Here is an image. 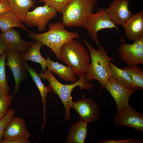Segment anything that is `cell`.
Masks as SVG:
<instances>
[{
	"label": "cell",
	"mask_w": 143,
	"mask_h": 143,
	"mask_svg": "<svg viewBox=\"0 0 143 143\" xmlns=\"http://www.w3.org/2000/svg\"><path fill=\"white\" fill-rule=\"evenodd\" d=\"M65 26L61 22L50 24L48 25L49 30L47 32L37 34L30 31L28 36L48 47L60 60V50L62 45L72 39H78L80 37L77 32H70L66 30Z\"/></svg>",
	"instance_id": "cell-1"
},
{
	"label": "cell",
	"mask_w": 143,
	"mask_h": 143,
	"mask_svg": "<svg viewBox=\"0 0 143 143\" xmlns=\"http://www.w3.org/2000/svg\"><path fill=\"white\" fill-rule=\"evenodd\" d=\"M38 73L42 79H46L48 82L49 86L54 93L57 94L60 98L65 110V119L69 120L70 119V109L73 102L71 94L74 89L79 86L81 90H91L93 88L92 84L88 83L86 81L85 74L81 75L77 82L69 84H62L59 82L54 77L51 72L48 69Z\"/></svg>",
	"instance_id": "cell-2"
},
{
	"label": "cell",
	"mask_w": 143,
	"mask_h": 143,
	"mask_svg": "<svg viewBox=\"0 0 143 143\" xmlns=\"http://www.w3.org/2000/svg\"><path fill=\"white\" fill-rule=\"evenodd\" d=\"M83 42L88 48L91 59L89 68L85 74L86 81H98L101 85L100 93L105 88L108 79L111 77L109 63L110 61L114 62V60L108 55L102 46L98 45V49L96 50L87 41L84 40Z\"/></svg>",
	"instance_id": "cell-3"
},
{
	"label": "cell",
	"mask_w": 143,
	"mask_h": 143,
	"mask_svg": "<svg viewBox=\"0 0 143 143\" xmlns=\"http://www.w3.org/2000/svg\"><path fill=\"white\" fill-rule=\"evenodd\" d=\"M91 60L90 54L85 47L74 39L64 44L61 48L60 60L71 66L75 74L78 77L86 74Z\"/></svg>",
	"instance_id": "cell-4"
},
{
	"label": "cell",
	"mask_w": 143,
	"mask_h": 143,
	"mask_svg": "<svg viewBox=\"0 0 143 143\" xmlns=\"http://www.w3.org/2000/svg\"><path fill=\"white\" fill-rule=\"evenodd\" d=\"M98 0H72L62 12V23L69 27H83L86 19L93 13Z\"/></svg>",
	"instance_id": "cell-5"
},
{
	"label": "cell",
	"mask_w": 143,
	"mask_h": 143,
	"mask_svg": "<svg viewBox=\"0 0 143 143\" xmlns=\"http://www.w3.org/2000/svg\"><path fill=\"white\" fill-rule=\"evenodd\" d=\"M83 27L87 30L88 33L98 45L99 41L97 33L101 30L114 28L119 32V29L111 20L106 11V8L99 7L95 13L90 14L86 18Z\"/></svg>",
	"instance_id": "cell-6"
},
{
	"label": "cell",
	"mask_w": 143,
	"mask_h": 143,
	"mask_svg": "<svg viewBox=\"0 0 143 143\" xmlns=\"http://www.w3.org/2000/svg\"><path fill=\"white\" fill-rule=\"evenodd\" d=\"M57 11L53 7L47 5L37 7L32 11H28L24 23L29 28L37 26L40 32L45 30L47 25L57 15Z\"/></svg>",
	"instance_id": "cell-7"
},
{
	"label": "cell",
	"mask_w": 143,
	"mask_h": 143,
	"mask_svg": "<svg viewBox=\"0 0 143 143\" xmlns=\"http://www.w3.org/2000/svg\"><path fill=\"white\" fill-rule=\"evenodd\" d=\"M113 98L116 105L117 112L130 106V96L135 91L119 83L111 77L108 79L105 86Z\"/></svg>",
	"instance_id": "cell-8"
},
{
	"label": "cell",
	"mask_w": 143,
	"mask_h": 143,
	"mask_svg": "<svg viewBox=\"0 0 143 143\" xmlns=\"http://www.w3.org/2000/svg\"><path fill=\"white\" fill-rule=\"evenodd\" d=\"M112 120L115 126H126L143 132V114L130 106L117 112Z\"/></svg>",
	"instance_id": "cell-9"
},
{
	"label": "cell",
	"mask_w": 143,
	"mask_h": 143,
	"mask_svg": "<svg viewBox=\"0 0 143 143\" xmlns=\"http://www.w3.org/2000/svg\"><path fill=\"white\" fill-rule=\"evenodd\" d=\"M118 52L121 59L128 65L143 64V37L132 44L123 43Z\"/></svg>",
	"instance_id": "cell-10"
},
{
	"label": "cell",
	"mask_w": 143,
	"mask_h": 143,
	"mask_svg": "<svg viewBox=\"0 0 143 143\" xmlns=\"http://www.w3.org/2000/svg\"><path fill=\"white\" fill-rule=\"evenodd\" d=\"M72 108L79 114L80 120L87 123L96 121L100 116L97 104L89 97H84L73 102Z\"/></svg>",
	"instance_id": "cell-11"
},
{
	"label": "cell",
	"mask_w": 143,
	"mask_h": 143,
	"mask_svg": "<svg viewBox=\"0 0 143 143\" xmlns=\"http://www.w3.org/2000/svg\"><path fill=\"white\" fill-rule=\"evenodd\" d=\"M6 52L7 60L5 65L11 70L15 82L13 95L18 91L21 84L27 78L28 74L23 64L20 54L7 48Z\"/></svg>",
	"instance_id": "cell-12"
},
{
	"label": "cell",
	"mask_w": 143,
	"mask_h": 143,
	"mask_svg": "<svg viewBox=\"0 0 143 143\" xmlns=\"http://www.w3.org/2000/svg\"><path fill=\"white\" fill-rule=\"evenodd\" d=\"M129 3V0H113L106 8L109 18L115 25H124L132 15L128 8Z\"/></svg>",
	"instance_id": "cell-13"
},
{
	"label": "cell",
	"mask_w": 143,
	"mask_h": 143,
	"mask_svg": "<svg viewBox=\"0 0 143 143\" xmlns=\"http://www.w3.org/2000/svg\"><path fill=\"white\" fill-rule=\"evenodd\" d=\"M3 41L7 48L21 54L28 50L34 41H25L21 38L20 33L13 28L2 32Z\"/></svg>",
	"instance_id": "cell-14"
},
{
	"label": "cell",
	"mask_w": 143,
	"mask_h": 143,
	"mask_svg": "<svg viewBox=\"0 0 143 143\" xmlns=\"http://www.w3.org/2000/svg\"><path fill=\"white\" fill-rule=\"evenodd\" d=\"M26 128L25 122L21 117H14L10 120L3 133L2 138L5 140L28 139L31 136Z\"/></svg>",
	"instance_id": "cell-15"
},
{
	"label": "cell",
	"mask_w": 143,
	"mask_h": 143,
	"mask_svg": "<svg viewBox=\"0 0 143 143\" xmlns=\"http://www.w3.org/2000/svg\"><path fill=\"white\" fill-rule=\"evenodd\" d=\"M128 39L135 41L143 37V10L133 15L123 26Z\"/></svg>",
	"instance_id": "cell-16"
},
{
	"label": "cell",
	"mask_w": 143,
	"mask_h": 143,
	"mask_svg": "<svg viewBox=\"0 0 143 143\" xmlns=\"http://www.w3.org/2000/svg\"><path fill=\"white\" fill-rule=\"evenodd\" d=\"M22 62L25 68L28 72L37 86L41 95L43 105V118L42 127H44L46 121L47 97L48 93L52 91V90L49 86H47L44 84L38 73L26 61L22 60Z\"/></svg>",
	"instance_id": "cell-17"
},
{
	"label": "cell",
	"mask_w": 143,
	"mask_h": 143,
	"mask_svg": "<svg viewBox=\"0 0 143 143\" xmlns=\"http://www.w3.org/2000/svg\"><path fill=\"white\" fill-rule=\"evenodd\" d=\"M47 67L51 72L57 75L65 82L74 83L78 81L75 78L73 69L70 65L65 66L57 61L54 62L48 55L46 59Z\"/></svg>",
	"instance_id": "cell-18"
},
{
	"label": "cell",
	"mask_w": 143,
	"mask_h": 143,
	"mask_svg": "<svg viewBox=\"0 0 143 143\" xmlns=\"http://www.w3.org/2000/svg\"><path fill=\"white\" fill-rule=\"evenodd\" d=\"M87 123L79 120L73 124L67 136V143H84L87 136Z\"/></svg>",
	"instance_id": "cell-19"
},
{
	"label": "cell",
	"mask_w": 143,
	"mask_h": 143,
	"mask_svg": "<svg viewBox=\"0 0 143 143\" xmlns=\"http://www.w3.org/2000/svg\"><path fill=\"white\" fill-rule=\"evenodd\" d=\"M109 68L111 76L117 82L134 90H140L126 71L118 68L111 61L109 63Z\"/></svg>",
	"instance_id": "cell-20"
},
{
	"label": "cell",
	"mask_w": 143,
	"mask_h": 143,
	"mask_svg": "<svg viewBox=\"0 0 143 143\" xmlns=\"http://www.w3.org/2000/svg\"><path fill=\"white\" fill-rule=\"evenodd\" d=\"M43 45L40 42L36 41L32 46L24 53L20 54L21 59L25 61L30 60L39 64L41 66L42 72L46 70V59L41 55L40 49Z\"/></svg>",
	"instance_id": "cell-21"
},
{
	"label": "cell",
	"mask_w": 143,
	"mask_h": 143,
	"mask_svg": "<svg viewBox=\"0 0 143 143\" xmlns=\"http://www.w3.org/2000/svg\"><path fill=\"white\" fill-rule=\"evenodd\" d=\"M11 10L22 22L24 21L26 15L29 9L34 7L36 3L33 0H7Z\"/></svg>",
	"instance_id": "cell-22"
},
{
	"label": "cell",
	"mask_w": 143,
	"mask_h": 143,
	"mask_svg": "<svg viewBox=\"0 0 143 143\" xmlns=\"http://www.w3.org/2000/svg\"><path fill=\"white\" fill-rule=\"evenodd\" d=\"M15 27H19L28 32H30L11 11L0 14V28L1 32Z\"/></svg>",
	"instance_id": "cell-23"
},
{
	"label": "cell",
	"mask_w": 143,
	"mask_h": 143,
	"mask_svg": "<svg viewBox=\"0 0 143 143\" xmlns=\"http://www.w3.org/2000/svg\"><path fill=\"white\" fill-rule=\"evenodd\" d=\"M126 71L140 90H143V69L137 65H128L122 68Z\"/></svg>",
	"instance_id": "cell-24"
},
{
	"label": "cell",
	"mask_w": 143,
	"mask_h": 143,
	"mask_svg": "<svg viewBox=\"0 0 143 143\" xmlns=\"http://www.w3.org/2000/svg\"><path fill=\"white\" fill-rule=\"evenodd\" d=\"M7 57L6 51L0 56V86L6 93L9 94L10 88L6 78L5 70V60Z\"/></svg>",
	"instance_id": "cell-25"
},
{
	"label": "cell",
	"mask_w": 143,
	"mask_h": 143,
	"mask_svg": "<svg viewBox=\"0 0 143 143\" xmlns=\"http://www.w3.org/2000/svg\"><path fill=\"white\" fill-rule=\"evenodd\" d=\"M12 96L5 93L0 86V120L5 115L11 104Z\"/></svg>",
	"instance_id": "cell-26"
},
{
	"label": "cell",
	"mask_w": 143,
	"mask_h": 143,
	"mask_svg": "<svg viewBox=\"0 0 143 143\" xmlns=\"http://www.w3.org/2000/svg\"><path fill=\"white\" fill-rule=\"evenodd\" d=\"M72 0H39L48 6L54 8L57 12L62 14Z\"/></svg>",
	"instance_id": "cell-27"
},
{
	"label": "cell",
	"mask_w": 143,
	"mask_h": 143,
	"mask_svg": "<svg viewBox=\"0 0 143 143\" xmlns=\"http://www.w3.org/2000/svg\"><path fill=\"white\" fill-rule=\"evenodd\" d=\"M15 113V109H9L5 117L0 120V143L3 140L2 135L5 128L10 120L14 117Z\"/></svg>",
	"instance_id": "cell-28"
},
{
	"label": "cell",
	"mask_w": 143,
	"mask_h": 143,
	"mask_svg": "<svg viewBox=\"0 0 143 143\" xmlns=\"http://www.w3.org/2000/svg\"><path fill=\"white\" fill-rule=\"evenodd\" d=\"M143 141L138 140L137 138L131 137L125 140H117L115 139H106L101 140L100 143H142Z\"/></svg>",
	"instance_id": "cell-29"
},
{
	"label": "cell",
	"mask_w": 143,
	"mask_h": 143,
	"mask_svg": "<svg viewBox=\"0 0 143 143\" xmlns=\"http://www.w3.org/2000/svg\"><path fill=\"white\" fill-rule=\"evenodd\" d=\"M11 11L7 0H0V14Z\"/></svg>",
	"instance_id": "cell-30"
},
{
	"label": "cell",
	"mask_w": 143,
	"mask_h": 143,
	"mask_svg": "<svg viewBox=\"0 0 143 143\" xmlns=\"http://www.w3.org/2000/svg\"><path fill=\"white\" fill-rule=\"evenodd\" d=\"M30 141L28 139H15L10 140L3 139L1 143H30Z\"/></svg>",
	"instance_id": "cell-31"
},
{
	"label": "cell",
	"mask_w": 143,
	"mask_h": 143,
	"mask_svg": "<svg viewBox=\"0 0 143 143\" xmlns=\"http://www.w3.org/2000/svg\"><path fill=\"white\" fill-rule=\"evenodd\" d=\"M7 49V46L3 41L0 31V55L5 51Z\"/></svg>",
	"instance_id": "cell-32"
}]
</instances>
